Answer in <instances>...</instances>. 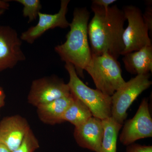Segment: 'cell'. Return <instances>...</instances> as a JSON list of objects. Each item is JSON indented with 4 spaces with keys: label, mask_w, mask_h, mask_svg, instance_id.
<instances>
[{
    "label": "cell",
    "mask_w": 152,
    "mask_h": 152,
    "mask_svg": "<svg viewBox=\"0 0 152 152\" xmlns=\"http://www.w3.org/2000/svg\"><path fill=\"white\" fill-rule=\"evenodd\" d=\"M72 94L41 105L37 107V113L41 121L53 125L63 122L62 117L66 110L73 102Z\"/></svg>",
    "instance_id": "cell-13"
},
{
    "label": "cell",
    "mask_w": 152,
    "mask_h": 152,
    "mask_svg": "<svg viewBox=\"0 0 152 152\" xmlns=\"http://www.w3.org/2000/svg\"><path fill=\"white\" fill-rule=\"evenodd\" d=\"M67 84L56 76L34 80L28 96V102L37 107L57 99L70 94Z\"/></svg>",
    "instance_id": "cell-7"
},
{
    "label": "cell",
    "mask_w": 152,
    "mask_h": 152,
    "mask_svg": "<svg viewBox=\"0 0 152 152\" xmlns=\"http://www.w3.org/2000/svg\"><path fill=\"white\" fill-rule=\"evenodd\" d=\"M123 61L126 70L134 75H145L152 72V46L124 55Z\"/></svg>",
    "instance_id": "cell-14"
},
{
    "label": "cell",
    "mask_w": 152,
    "mask_h": 152,
    "mask_svg": "<svg viewBox=\"0 0 152 152\" xmlns=\"http://www.w3.org/2000/svg\"><path fill=\"white\" fill-rule=\"evenodd\" d=\"M91 9L94 16L88 25V36L92 54L107 53L118 60L124 50V11L116 5L105 9L92 4Z\"/></svg>",
    "instance_id": "cell-1"
},
{
    "label": "cell",
    "mask_w": 152,
    "mask_h": 152,
    "mask_svg": "<svg viewBox=\"0 0 152 152\" xmlns=\"http://www.w3.org/2000/svg\"><path fill=\"white\" fill-rule=\"evenodd\" d=\"M65 68L69 76L67 84L71 94L89 109L93 117L101 120L111 117V96L85 84L72 64L66 63Z\"/></svg>",
    "instance_id": "cell-4"
},
{
    "label": "cell",
    "mask_w": 152,
    "mask_h": 152,
    "mask_svg": "<svg viewBox=\"0 0 152 152\" xmlns=\"http://www.w3.org/2000/svg\"><path fill=\"white\" fill-rule=\"evenodd\" d=\"M126 152H152V147L132 144L127 146Z\"/></svg>",
    "instance_id": "cell-19"
},
{
    "label": "cell",
    "mask_w": 152,
    "mask_h": 152,
    "mask_svg": "<svg viewBox=\"0 0 152 152\" xmlns=\"http://www.w3.org/2000/svg\"><path fill=\"white\" fill-rule=\"evenodd\" d=\"M22 41L17 31L9 26H0V72L12 69L26 59Z\"/></svg>",
    "instance_id": "cell-9"
},
{
    "label": "cell",
    "mask_w": 152,
    "mask_h": 152,
    "mask_svg": "<svg viewBox=\"0 0 152 152\" xmlns=\"http://www.w3.org/2000/svg\"><path fill=\"white\" fill-rule=\"evenodd\" d=\"M102 121L104 135L99 152H117L118 135L123 125L117 123L111 117Z\"/></svg>",
    "instance_id": "cell-15"
},
{
    "label": "cell",
    "mask_w": 152,
    "mask_h": 152,
    "mask_svg": "<svg viewBox=\"0 0 152 152\" xmlns=\"http://www.w3.org/2000/svg\"><path fill=\"white\" fill-rule=\"evenodd\" d=\"M10 7V4H9L8 1L0 0V10L5 11L9 9Z\"/></svg>",
    "instance_id": "cell-23"
},
{
    "label": "cell",
    "mask_w": 152,
    "mask_h": 152,
    "mask_svg": "<svg viewBox=\"0 0 152 152\" xmlns=\"http://www.w3.org/2000/svg\"><path fill=\"white\" fill-rule=\"evenodd\" d=\"M90 17L86 7L75 9L65 42L55 48L62 61L73 65L77 75L82 77L92 57L88 36Z\"/></svg>",
    "instance_id": "cell-2"
},
{
    "label": "cell",
    "mask_w": 152,
    "mask_h": 152,
    "mask_svg": "<svg viewBox=\"0 0 152 152\" xmlns=\"http://www.w3.org/2000/svg\"><path fill=\"white\" fill-rule=\"evenodd\" d=\"M69 2V0H62L59 11L56 14H48L39 12L38 14L37 24L22 33L20 36L21 40L32 44L49 30L56 28L65 29L69 27L70 23L66 17Z\"/></svg>",
    "instance_id": "cell-10"
},
{
    "label": "cell",
    "mask_w": 152,
    "mask_h": 152,
    "mask_svg": "<svg viewBox=\"0 0 152 152\" xmlns=\"http://www.w3.org/2000/svg\"><path fill=\"white\" fill-rule=\"evenodd\" d=\"M150 74L137 75L119 88L111 96V117L122 125L127 117V111L139 95L152 85Z\"/></svg>",
    "instance_id": "cell-5"
},
{
    "label": "cell",
    "mask_w": 152,
    "mask_h": 152,
    "mask_svg": "<svg viewBox=\"0 0 152 152\" xmlns=\"http://www.w3.org/2000/svg\"><path fill=\"white\" fill-rule=\"evenodd\" d=\"M116 1V0H94L92 4L106 9L108 8L110 5Z\"/></svg>",
    "instance_id": "cell-21"
},
{
    "label": "cell",
    "mask_w": 152,
    "mask_h": 152,
    "mask_svg": "<svg viewBox=\"0 0 152 152\" xmlns=\"http://www.w3.org/2000/svg\"><path fill=\"white\" fill-rule=\"evenodd\" d=\"M39 147V141L31 129L25 136L18 148L12 152H34Z\"/></svg>",
    "instance_id": "cell-18"
},
{
    "label": "cell",
    "mask_w": 152,
    "mask_h": 152,
    "mask_svg": "<svg viewBox=\"0 0 152 152\" xmlns=\"http://www.w3.org/2000/svg\"><path fill=\"white\" fill-rule=\"evenodd\" d=\"M73 102L63 115L62 121L69 122L75 127L79 126L93 117L89 109L83 103L75 97Z\"/></svg>",
    "instance_id": "cell-16"
},
{
    "label": "cell",
    "mask_w": 152,
    "mask_h": 152,
    "mask_svg": "<svg viewBox=\"0 0 152 152\" xmlns=\"http://www.w3.org/2000/svg\"><path fill=\"white\" fill-rule=\"evenodd\" d=\"M6 95L3 88L0 86V109L5 105Z\"/></svg>",
    "instance_id": "cell-22"
},
{
    "label": "cell",
    "mask_w": 152,
    "mask_h": 152,
    "mask_svg": "<svg viewBox=\"0 0 152 152\" xmlns=\"http://www.w3.org/2000/svg\"><path fill=\"white\" fill-rule=\"evenodd\" d=\"M0 152H12L4 145L0 144Z\"/></svg>",
    "instance_id": "cell-24"
},
{
    "label": "cell",
    "mask_w": 152,
    "mask_h": 152,
    "mask_svg": "<svg viewBox=\"0 0 152 152\" xmlns=\"http://www.w3.org/2000/svg\"><path fill=\"white\" fill-rule=\"evenodd\" d=\"M30 129L27 121L19 115L4 118L0 121V144L12 152Z\"/></svg>",
    "instance_id": "cell-11"
},
{
    "label": "cell",
    "mask_w": 152,
    "mask_h": 152,
    "mask_svg": "<svg viewBox=\"0 0 152 152\" xmlns=\"http://www.w3.org/2000/svg\"><path fill=\"white\" fill-rule=\"evenodd\" d=\"M122 10L128 25L123 33L124 50L121 55L152 46L148 28L144 21L140 9L136 6L128 5L125 6Z\"/></svg>",
    "instance_id": "cell-6"
},
{
    "label": "cell",
    "mask_w": 152,
    "mask_h": 152,
    "mask_svg": "<svg viewBox=\"0 0 152 152\" xmlns=\"http://www.w3.org/2000/svg\"><path fill=\"white\" fill-rule=\"evenodd\" d=\"M15 1L21 4L23 6V16L28 18V23L36 20L38 14L42 8L40 1L39 0H15Z\"/></svg>",
    "instance_id": "cell-17"
},
{
    "label": "cell",
    "mask_w": 152,
    "mask_h": 152,
    "mask_svg": "<svg viewBox=\"0 0 152 152\" xmlns=\"http://www.w3.org/2000/svg\"><path fill=\"white\" fill-rule=\"evenodd\" d=\"M152 9L151 6V4L148 6L145 14H143V18L145 23L147 25V26L148 28L149 31L152 32Z\"/></svg>",
    "instance_id": "cell-20"
},
{
    "label": "cell",
    "mask_w": 152,
    "mask_h": 152,
    "mask_svg": "<svg viewBox=\"0 0 152 152\" xmlns=\"http://www.w3.org/2000/svg\"><path fill=\"white\" fill-rule=\"evenodd\" d=\"M5 11L3 10H0V17L3 14H4V12Z\"/></svg>",
    "instance_id": "cell-25"
},
{
    "label": "cell",
    "mask_w": 152,
    "mask_h": 152,
    "mask_svg": "<svg viewBox=\"0 0 152 152\" xmlns=\"http://www.w3.org/2000/svg\"><path fill=\"white\" fill-rule=\"evenodd\" d=\"M152 137V119L149 110L148 99H143L132 118L125 123L120 141L128 146L140 139Z\"/></svg>",
    "instance_id": "cell-8"
},
{
    "label": "cell",
    "mask_w": 152,
    "mask_h": 152,
    "mask_svg": "<svg viewBox=\"0 0 152 152\" xmlns=\"http://www.w3.org/2000/svg\"><path fill=\"white\" fill-rule=\"evenodd\" d=\"M85 70L91 77L97 89L110 96L126 82L118 60L107 53L92 54Z\"/></svg>",
    "instance_id": "cell-3"
},
{
    "label": "cell",
    "mask_w": 152,
    "mask_h": 152,
    "mask_svg": "<svg viewBox=\"0 0 152 152\" xmlns=\"http://www.w3.org/2000/svg\"><path fill=\"white\" fill-rule=\"evenodd\" d=\"M104 132L102 120L93 116L83 124L75 127L74 138L80 147L99 152Z\"/></svg>",
    "instance_id": "cell-12"
}]
</instances>
